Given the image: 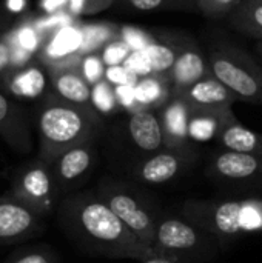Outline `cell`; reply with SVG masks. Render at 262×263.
Segmentation results:
<instances>
[{"label":"cell","mask_w":262,"mask_h":263,"mask_svg":"<svg viewBox=\"0 0 262 263\" xmlns=\"http://www.w3.org/2000/svg\"><path fill=\"white\" fill-rule=\"evenodd\" d=\"M59 220L65 233L91 254L137 262L156 256L97 194L79 193L62 200Z\"/></svg>","instance_id":"cell-1"},{"label":"cell","mask_w":262,"mask_h":263,"mask_svg":"<svg viewBox=\"0 0 262 263\" xmlns=\"http://www.w3.org/2000/svg\"><path fill=\"white\" fill-rule=\"evenodd\" d=\"M100 126V114L94 108L69 103L59 96H48L37 114V157L51 163L74 146L93 143Z\"/></svg>","instance_id":"cell-2"},{"label":"cell","mask_w":262,"mask_h":263,"mask_svg":"<svg viewBox=\"0 0 262 263\" xmlns=\"http://www.w3.org/2000/svg\"><path fill=\"white\" fill-rule=\"evenodd\" d=\"M184 217L202 231L219 239L262 231V199L242 200H188Z\"/></svg>","instance_id":"cell-3"},{"label":"cell","mask_w":262,"mask_h":263,"mask_svg":"<svg viewBox=\"0 0 262 263\" xmlns=\"http://www.w3.org/2000/svg\"><path fill=\"white\" fill-rule=\"evenodd\" d=\"M212 76L222 82L238 100L262 103V66L246 52L221 46L208 57Z\"/></svg>","instance_id":"cell-4"},{"label":"cell","mask_w":262,"mask_h":263,"mask_svg":"<svg viewBox=\"0 0 262 263\" xmlns=\"http://www.w3.org/2000/svg\"><path fill=\"white\" fill-rule=\"evenodd\" d=\"M97 196L105 205L136 234V237L153 248L158 219L150 203L127 183L103 179L97 186Z\"/></svg>","instance_id":"cell-5"},{"label":"cell","mask_w":262,"mask_h":263,"mask_svg":"<svg viewBox=\"0 0 262 263\" xmlns=\"http://www.w3.org/2000/svg\"><path fill=\"white\" fill-rule=\"evenodd\" d=\"M5 196L40 217L51 214L59 197L51 165L39 157L25 163L17 170L11 188Z\"/></svg>","instance_id":"cell-6"},{"label":"cell","mask_w":262,"mask_h":263,"mask_svg":"<svg viewBox=\"0 0 262 263\" xmlns=\"http://www.w3.org/2000/svg\"><path fill=\"white\" fill-rule=\"evenodd\" d=\"M198 160V154L191 146L162 148L139 160L131 176L145 185H165L176 180Z\"/></svg>","instance_id":"cell-7"},{"label":"cell","mask_w":262,"mask_h":263,"mask_svg":"<svg viewBox=\"0 0 262 263\" xmlns=\"http://www.w3.org/2000/svg\"><path fill=\"white\" fill-rule=\"evenodd\" d=\"M204 233L187 219L164 217L158 220L153 251L156 256L178 259L179 254L196 250L202 242Z\"/></svg>","instance_id":"cell-8"},{"label":"cell","mask_w":262,"mask_h":263,"mask_svg":"<svg viewBox=\"0 0 262 263\" xmlns=\"http://www.w3.org/2000/svg\"><path fill=\"white\" fill-rule=\"evenodd\" d=\"M43 217L17 203L15 200L0 197V245L25 242L43 230Z\"/></svg>","instance_id":"cell-9"},{"label":"cell","mask_w":262,"mask_h":263,"mask_svg":"<svg viewBox=\"0 0 262 263\" xmlns=\"http://www.w3.org/2000/svg\"><path fill=\"white\" fill-rule=\"evenodd\" d=\"M94 163L96 149L93 143L74 146L54 159L49 165L59 194L68 193L80 185L94 168Z\"/></svg>","instance_id":"cell-10"},{"label":"cell","mask_w":262,"mask_h":263,"mask_svg":"<svg viewBox=\"0 0 262 263\" xmlns=\"http://www.w3.org/2000/svg\"><path fill=\"white\" fill-rule=\"evenodd\" d=\"M207 174L222 180H249L262 174V157L221 149L210 157Z\"/></svg>","instance_id":"cell-11"},{"label":"cell","mask_w":262,"mask_h":263,"mask_svg":"<svg viewBox=\"0 0 262 263\" xmlns=\"http://www.w3.org/2000/svg\"><path fill=\"white\" fill-rule=\"evenodd\" d=\"M0 137L19 154H28L32 149L31 131L25 112L19 105L0 92Z\"/></svg>","instance_id":"cell-12"},{"label":"cell","mask_w":262,"mask_h":263,"mask_svg":"<svg viewBox=\"0 0 262 263\" xmlns=\"http://www.w3.org/2000/svg\"><path fill=\"white\" fill-rule=\"evenodd\" d=\"M210 74L208 60H205L202 52L196 46L182 45L178 59L168 74L173 96H182L190 86Z\"/></svg>","instance_id":"cell-13"},{"label":"cell","mask_w":262,"mask_h":263,"mask_svg":"<svg viewBox=\"0 0 262 263\" xmlns=\"http://www.w3.org/2000/svg\"><path fill=\"white\" fill-rule=\"evenodd\" d=\"M191 106L184 97L173 96L170 102L161 108V123L164 129L165 148H184L190 146L188 120Z\"/></svg>","instance_id":"cell-14"},{"label":"cell","mask_w":262,"mask_h":263,"mask_svg":"<svg viewBox=\"0 0 262 263\" xmlns=\"http://www.w3.org/2000/svg\"><path fill=\"white\" fill-rule=\"evenodd\" d=\"M127 131L134 146L144 153L151 154L165 146L161 117L151 109L131 112L127 123Z\"/></svg>","instance_id":"cell-15"},{"label":"cell","mask_w":262,"mask_h":263,"mask_svg":"<svg viewBox=\"0 0 262 263\" xmlns=\"http://www.w3.org/2000/svg\"><path fill=\"white\" fill-rule=\"evenodd\" d=\"M82 42H83L82 25L73 23V25L62 26L48 35V39L42 46L40 59L48 68H51L59 62H62L63 59H68L74 54H80Z\"/></svg>","instance_id":"cell-16"},{"label":"cell","mask_w":262,"mask_h":263,"mask_svg":"<svg viewBox=\"0 0 262 263\" xmlns=\"http://www.w3.org/2000/svg\"><path fill=\"white\" fill-rule=\"evenodd\" d=\"M236 119L232 108H193L188 120V136L195 142L218 139L221 131Z\"/></svg>","instance_id":"cell-17"},{"label":"cell","mask_w":262,"mask_h":263,"mask_svg":"<svg viewBox=\"0 0 262 263\" xmlns=\"http://www.w3.org/2000/svg\"><path fill=\"white\" fill-rule=\"evenodd\" d=\"M176 97H184L193 108H232L238 100L236 96L212 74Z\"/></svg>","instance_id":"cell-18"},{"label":"cell","mask_w":262,"mask_h":263,"mask_svg":"<svg viewBox=\"0 0 262 263\" xmlns=\"http://www.w3.org/2000/svg\"><path fill=\"white\" fill-rule=\"evenodd\" d=\"M3 83L6 92L17 99H37L46 88V77L39 66H22L5 72Z\"/></svg>","instance_id":"cell-19"},{"label":"cell","mask_w":262,"mask_h":263,"mask_svg":"<svg viewBox=\"0 0 262 263\" xmlns=\"http://www.w3.org/2000/svg\"><path fill=\"white\" fill-rule=\"evenodd\" d=\"M51 83L56 94L74 105L93 108L91 105V86L82 77L79 69H60L49 71Z\"/></svg>","instance_id":"cell-20"},{"label":"cell","mask_w":262,"mask_h":263,"mask_svg":"<svg viewBox=\"0 0 262 263\" xmlns=\"http://www.w3.org/2000/svg\"><path fill=\"white\" fill-rule=\"evenodd\" d=\"M139 109H161L173 97L171 80L168 76H147L134 85Z\"/></svg>","instance_id":"cell-21"},{"label":"cell","mask_w":262,"mask_h":263,"mask_svg":"<svg viewBox=\"0 0 262 263\" xmlns=\"http://www.w3.org/2000/svg\"><path fill=\"white\" fill-rule=\"evenodd\" d=\"M224 149L262 157V134L244 126L238 119L230 122L216 139Z\"/></svg>","instance_id":"cell-22"},{"label":"cell","mask_w":262,"mask_h":263,"mask_svg":"<svg viewBox=\"0 0 262 263\" xmlns=\"http://www.w3.org/2000/svg\"><path fill=\"white\" fill-rule=\"evenodd\" d=\"M229 20L238 31L262 42V0H242Z\"/></svg>","instance_id":"cell-23"},{"label":"cell","mask_w":262,"mask_h":263,"mask_svg":"<svg viewBox=\"0 0 262 263\" xmlns=\"http://www.w3.org/2000/svg\"><path fill=\"white\" fill-rule=\"evenodd\" d=\"M83 42L80 48V54H93L100 51L105 45L120 37V28L113 23H85L82 25Z\"/></svg>","instance_id":"cell-24"},{"label":"cell","mask_w":262,"mask_h":263,"mask_svg":"<svg viewBox=\"0 0 262 263\" xmlns=\"http://www.w3.org/2000/svg\"><path fill=\"white\" fill-rule=\"evenodd\" d=\"M181 46H182L181 43H165V42H158V40L151 43L150 46H147L144 51L147 52L150 59L153 74L168 76L178 59Z\"/></svg>","instance_id":"cell-25"},{"label":"cell","mask_w":262,"mask_h":263,"mask_svg":"<svg viewBox=\"0 0 262 263\" xmlns=\"http://www.w3.org/2000/svg\"><path fill=\"white\" fill-rule=\"evenodd\" d=\"M91 105L99 114H113L119 108L114 86L105 79L91 86Z\"/></svg>","instance_id":"cell-26"},{"label":"cell","mask_w":262,"mask_h":263,"mask_svg":"<svg viewBox=\"0 0 262 263\" xmlns=\"http://www.w3.org/2000/svg\"><path fill=\"white\" fill-rule=\"evenodd\" d=\"M79 71H80L82 77L88 82V85L93 86V85H96V83H99L100 80L105 79L107 66H105L100 54L99 52H93V54L83 55Z\"/></svg>","instance_id":"cell-27"},{"label":"cell","mask_w":262,"mask_h":263,"mask_svg":"<svg viewBox=\"0 0 262 263\" xmlns=\"http://www.w3.org/2000/svg\"><path fill=\"white\" fill-rule=\"evenodd\" d=\"M242 0H195L196 8L201 14L213 18L230 15Z\"/></svg>","instance_id":"cell-28"},{"label":"cell","mask_w":262,"mask_h":263,"mask_svg":"<svg viewBox=\"0 0 262 263\" xmlns=\"http://www.w3.org/2000/svg\"><path fill=\"white\" fill-rule=\"evenodd\" d=\"M124 5L134 11H159V9H179L185 8L195 0H122Z\"/></svg>","instance_id":"cell-29"},{"label":"cell","mask_w":262,"mask_h":263,"mask_svg":"<svg viewBox=\"0 0 262 263\" xmlns=\"http://www.w3.org/2000/svg\"><path fill=\"white\" fill-rule=\"evenodd\" d=\"M5 263H57V257L49 248L36 247L15 253Z\"/></svg>","instance_id":"cell-30"},{"label":"cell","mask_w":262,"mask_h":263,"mask_svg":"<svg viewBox=\"0 0 262 263\" xmlns=\"http://www.w3.org/2000/svg\"><path fill=\"white\" fill-rule=\"evenodd\" d=\"M120 39L128 45L131 51H141L156 42V39L136 26H120Z\"/></svg>","instance_id":"cell-31"},{"label":"cell","mask_w":262,"mask_h":263,"mask_svg":"<svg viewBox=\"0 0 262 263\" xmlns=\"http://www.w3.org/2000/svg\"><path fill=\"white\" fill-rule=\"evenodd\" d=\"M131 49L128 45L119 37L108 45H105L100 51V57L105 63V66H116V65H124L127 57L130 55Z\"/></svg>","instance_id":"cell-32"},{"label":"cell","mask_w":262,"mask_h":263,"mask_svg":"<svg viewBox=\"0 0 262 263\" xmlns=\"http://www.w3.org/2000/svg\"><path fill=\"white\" fill-rule=\"evenodd\" d=\"M124 65L133 74H136L139 79L147 77V76H153L151 65H150V59H148V55H147V52L144 49H141V51H131Z\"/></svg>","instance_id":"cell-33"},{"label":"cell","mask_w":262,"mask_h":263,"mask_svg":"<svg viewBox=\"0 0 262 263\" xmlns=\"http://www.w3.org/2000/svg\"><path fill=\"white\" fill-rule=\"evenodd\" d=\"M105 80L110 82L113 86H119V85H136L139 77L133 74L125 65H116V66H107Z\"/></svg>","instance_id":"cell-34"},{"label":"cell","mask_w":262,"mask_h":263,"mask_svg":"<svg viewBox=\"0 0 262 263\" xmlns=\"http://www.w3.org/2000/svg\"><path fill=\"white\" fill-rule=\"evenodd\" d=\"M114 92H116V99L119 106H122L124 109L131 112L141 111L137 100H136V91H134V85H119L114 86Z\"/></svg>","instance_id":"cell-35"},{"label":"cell","mask_w":262,"mask_h":263,"mask_svg":"<svg viewBox=\"0 0 262 263\" xmlns=\"http://www.w3.org/2000/svg\"><path fill=\"white\" fill-rule=\"evenodd\" d=\"M69 0H40V9L45 14H56L68 8Z\"/></svg>","instance_id":"cell-36"},{"label":"cell","mask_w":262,"mask_h":263,"mask_svg":"<svg viewBox=\"0 0 262 263\" xmlns=\"http://www.w3.org/2000/svg\"><path fill=\"white\" fill-rule=\"evenodd\" d=\"M11 65V48L6 37H0V74Z\"/></svg>","instance_id":"cell-37"},{"label":"cell","mask_w":262,"mask_h":263,"mask_svg":"<svg viewBox=\"0 0 262 263\" xmlns=\"http://www.w3.org/2000/svg\"><path fill=\"white\" fill-rule=\"evenodd\" d=\"M113 0H83V12H97L111 5Z\"/></svg>","instance_id":"cell-38"},{"label":"cell","mask_w":262,"mask_h":263,"mask_svg":"<svg viewBox=\"0 0 262 263\" xmlns=\"http://www.w3.org/2000/svg\"><path fill=\"white\" fill-rule=\"evenodd\" d=\"M25 5H26V0H6V8L11 12H20V11H23Z\"/></svg>","instance_id":"cell-39"},{"label":"cell","mask_w":262,"mask_h":263,"mask_svg":"<svg viewBox=\"0 0 262 263\" xmlns=\"http://www.w3.org/2000/svg\"><path fill=\"white\" fill-rule=\"evenodd\" d=\"M142 263H178V259L173 257H164V256H153L147 260H144Z\"/></svg>","instance_id":"cell-40"},{"label":"cell","mask_w":262,"mask_h":263,"mask_svg":"<svg viewBox=\"0 0 262 263\" xmlns=\"http://www.w3.org/2000/svg\"><path fill=\"white\" fill-rule=\"evenodd\" d=\"M255 51H256V54L259 55V59L262 60V42H258V43H256V46H255Z\"/></svg>","instance_id":"cell-41"}]
</instances>
